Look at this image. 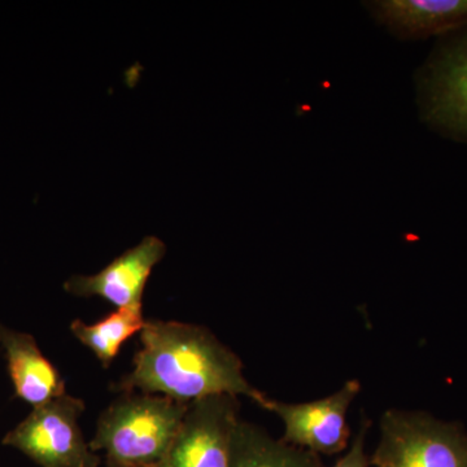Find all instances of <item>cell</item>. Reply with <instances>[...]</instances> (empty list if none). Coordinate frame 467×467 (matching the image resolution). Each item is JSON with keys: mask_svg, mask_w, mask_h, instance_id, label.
Wrapping results in <instances>:
<instances>
[{"mask_svg": "<svg viewBox=\"0 0 467 467\" xmlns=\"http://www.w3.org/2000/svg\"><path fill=\"white\" fill-rule=\"evenodd\" d=\"M189 404L150 393L125 392L98 420L88 445L107 467H158L180 431Z\"/></svg>", "mask_w": 467, "mask_h": 467, "instance_id": "obj_2", "label": "cell"}, {"mask_svg": "<svg viewBox=\"0 0 467 467\" xmlns=\"http://www.w3.org/2000/svg\"><path fill=\"white\" fill-rule=\"evenodd\" d=\"M85 402L69 393L58 396L18 423L3 439V444L23 451L41 467H99L100 459L91 451L79 429Z\"/></svg>", "mask_w": 467, "mask_h": 467, "instance_id": "obj_4", "label": "cell"}, {"mask_svg": "<svg viewBox=\"0 0 467 467\" xmlns=\"http://www.w3.org/2000/svg\"><path fill=\"white\" fill-rule=\"evenodd\" d=\"M418 99L427 124L467 143V26L436 43L418 77Z\"/></svg>", "mask_w": 467, "mask_h": 467, "instance_id": "obj_5", "label": "cell"}, {"mask_svg": "<svg viewBox=\"0 0 467 467\" xmlns=\"http://www.w3.org/2000/svg\"><path fill=\"white\" fill-rule=\"evenodd\" d=\"M317 454L272 438L265 430L239 420L232 439V467H321Z\"/></svg>", "mask_w": 467, "mask_h": 467, "instance_id": "obj_11", "label": "cell"}, {"mask_svg": "<svg viewBox=\"0 0 467 467\" xmlns=\"http://www.w3.org/2000/svg\"><path fill=\"white\" fill-rule=\"evenodd\" d=\"M140 344L133 370L119 382L122 391L165 396L186 404L229 395L265 407L266 396L248 382L241 358L208 328L150 319L140 331Z\"/></svg>", "mask_w": 467, "mask_h": 467, "instance_id": "obj_1", "label": "cell"}, {"mask_svg": "<svg viewBox=\"0 0 467 467\" xmlns=\"http://www.w3.org/2000/svg\"><path fill=\"white\" fill-rule=\"evenodd\" d=\"M359 391L358 380L350 379L337 392L318 400L290 404L267 399L264 409L284 423L282 441L317 456H334L348 450L350 430L347 418Z\"/></svg>", "mask_w": 467, "mask_h": 467, "instance_id": "obj_6", "label": "cell"}, {"mask_svg": "<svg viewBox=\"0 0 467 467\" xmlns=\"http://www.w3.org/2000/svg\"><path fill=\"white\" fill-rule=\"evenodd\" d=\"M239 399L212 396L190 402L180 431L158 467H232Z\"/></svg>", "mask_w": 467, "mask_h": 467, "instance_id": "obj_7", "label": "cell"}, {"mask_svg": "<svg viewBox=\"0 0 467 467\" xmlns=\"http://www.w3.org/2000/svg\"><path fill=\"white\" fill-rule=\"evenodd\" d=\"M368 431V420H362L358 434L350 441L348 450L330 467H371L370 457L367 453Z\"/></svg>", "mask_w": 467, "mask_h": 467, "instance_id": "obj_13", "label": "cell"}, {"mask_svg": "<svg viewBox=\"0 0 467 467\" xmlns=\"http://www.w3.org/2000/svg\"><path fill=\"white\" fill-rule=\"evenodd\" d=\"M365 5L383 26L405 39L442 36L467 26V0H378Z\"/></svg>", "mask_w": 467, "mask_h": 467, "instance_id": "obj_9", "label": "cell"}, {"mask_svg": "<svg viewBox=\"0 0 467 467\" xmlns=\"http://www.w3.org/2000/svg\"><path fill=\"white\" fill-rule=\"evenodd\" d=\"M146 321L143 308L116 309L97 324L88 325L76 319L70 325V331L79 343L94 353L101 367L109 368L122 344L134 334L140 333Z\"/></svg>", "mask_w": 467, "mask_h": 467, "instance_id": "obj_12", "label": "cell"}, {"mask_svg": "<svg viewBox=\"0 0 467 467\" xmlns=\"http://www.w3.org/2000/svg\"><path fill=\"white\" fill-rule=\"evenodd\" d=\"M371 467H467V432L422 411L383 414Z\"/></svg>", "mask_w": 467, "mask_h": 467, "instance_id": "obj_3", "label": "cell"}, {"mask_svg": "<svg viewBox=\"0 0 467 467\" xmlns=\"http://www.w3.org/2000/svg\"><path fill=\"white\" fill-rule=\"evenodd\" d=\"M165 254L167 245L161 239L146 236L97 275L70 276L64 288L73 296L100 297L117 309L143 308L147 282Z\"/></svg>", "mask_w": 467, "mask_h": 467, "instance_id": "obj_8", "label": "cell"}, {"mask_svg": "<svg viewBox=\"0 0 467 467\" xmlns=\"http://www.w3.org/2000/svg\"><path fill=\"white\" fill-rule=\"evenodd\" d=\"M0 348L21 400L36 408L67 393L63 377L43 356L32 335L0 325Z\"/></svg>", "mask_w": 467, "mask_h": 467, "instance_id": "obj_10", "label": "cell"}]
</instances>
